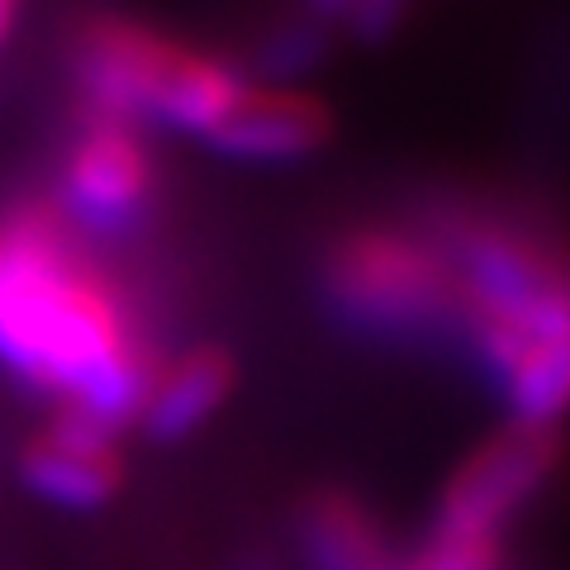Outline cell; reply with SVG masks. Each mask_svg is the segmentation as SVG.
<instances>
[{"instance_id": "9c48e42d", "label": "cell", "mask_w": 570, "mask_h": 570, "mask_svg": "<svg viewBox=\"0 0 570 570\" xmlns=\"http://www.w3.org/2000/svg\"><path fill=\"white\" fill-rule=\"evenodd\" d=\"M234 390V366L219 352H190L176 366L157 371L148 404H142V428L157 442H181L200 428L209 414H219V404Z\"/></svg>"}, {"instance_id": "277c9868", "label": "cell", "mask_w": 570, "mask_h": 570, "mask_svg": "<svg viewBox=\"0 0 570 570\" xmlns=\"http://www.w3.org/2000/svg\"><path fill=\"white\" fill-rule=\"evenodd\" d=\"M557 438L542 428H519L509 423L504 433H494L490 442L461 461L452 480L442 485L433 528L428 532H448V538H471V542H499L504 528L513 523L532 494L547 485V475L557 471Z\"/></svg>"}, {"instance_id": "7c38bea8", "label": "cell", "mask_w": 570, "mask_h": 570, "mask_svg": "<svg viewBox=\"0 0 570 570\" xmlns=\"http://www.w3.org/2000/svg\"><path fill=\"white\" fill-rule=\"evenodd\" d=\"M404 14H409V0H352L347 6V20L362 39H385Z\"/></svg>"}, {"instance_id": "5b68a950", "label": "cell", "mask_w": 570, "mask_h": 570, "mask_svg": "<svg viewBox=\"0 0 570 570\" xmlns=\"http://www.w3.org/2000/svg\"><path fill=\"white\" fill-rule=\"evenodd\" d=\"M20 480L43 504L86 513V509L110 504L119 480H124V466H119L115 438L105 433V428L81 419L77 409H62V414L48 423V433L24 448Z\"/></svg>"}, {"instance_id": "ba28073f", "label": "cell", "mask_w": 570, "mask_h": 570, "mask_svg": "<svg viewBox=\"0 0 570 570\" xmlns=\"http://www.w3.org/2000/svg\"><path fill=\"white\" fill-rule=\"evenodd\" d=\"M305 570H400L376 519L352 494H314L299 519Z\"/></svg>"}, {"instance_id": "6da1fadb", "label": "cell", "mask_w": 570, "mask_h": 570, "mask_svg": "<svg viewBox=\"0 0 570 570\" xmlns=\"http://www.w3.org/2000/svg\"><path fill=\"white\" fill-rule=\"evenodd\" d=\"M0 362L110 438L142 419L153 390L110 291L39 209L0 224Z\"/></svg>"}, {"instance_id": "3957f363", "label": "cell", "mask_w": 570, "mask_h": 570, "mask_svg": "<svg viewBox=\"0 0 570 570\" xmlns=\"http://www.w3.org/2000/svg\"><path fill=\"white\" fill-rule=\"evenodd\" d=\"M328 299L371 333H414L456 305V276L419 243L371 234L333 257Z\"/></svg>"}, {"instance_id": "7a4b0ae2", "label": "cell", "mask_w": 570, "mask_h": 570, "mask_svg": "<svg viewBox=\"0 0 570 570\" xmlns=\"http://www.w3.org/2000/svg\"><path fill=\"white\" fill-rule=\"evenodd\" d=\"M77 77L96 124L157 119L186 134H209L247 96V81L228 62L186 52L138 24H100L81 39Z\"/></svg>"}, {"instance_id": "8992f818", "label": "cell", "mask_w": 570, "mask_h": 570, "mask_svg": "<svg viewBox=\"0 0 570 570\" xmlns=\"http://www.w3.org/2000/svg\"><path fill=\"white\" fill-rule=\"evenodd\" d=\"M148 186H153L148 153L119 124H91L71 148L62 176L67 209L86 228H105V234L138 219L142 205H148Z\"/></svg>"}, {"instance_id": "4fadbf2b", "label": "cell", "mask_w": 570, "mask_h": 570, "mask_svg": "<svg viewBox=\"0 0 570 570\" xmlns=\"http://www.w3.org/2000/svg\"><path fill=\"white\" fill-rule=\"evenodd\" d=\"M318 52V29H285L281 39H272V67H281V71H299L309 58Z\"/></svg>"}, {"instance_id": "9a60e30c", "label": "cell", "mask_w": 570, "mask_h": 570, "mask_svg": "<svg viewBox=\"0 0 570 570\" xmlns=\"http://www.w3.org/2000/svg\"><path fill=\"white\" fill-rule=\"evenodd\" d=\"M10 20H14V0H0V43H6V33H10Z\"/></svg>"}, {"instance_id": "8fae6325", "label": "cell", "mask_w": 570, "mask_h": 570, "mask_svg": "<svg viewBox=\"0 0 570 570\" xmlns=\"http://www.w3.org/2000/svg\"><path fill=\"white\" fill-rule=\"evenodd\" d=\"M400 570H504V561H499V542H471V538H448V532H428V542Z\"/></svg>"}, {"instance_id": "52a82bcc", "label": "cell", "mask_w": 570, "mask_h": 570, "mask_svg": "<svg viewBox=\"0 0 570 570\" xmlns=\"http://www.w3.org/2000/svg\"><path fill=\"white\" fill-rule=\"evenodd\" d=\"M333 134L328 105L295 91H247L234 110L209 129V142L224 157L243 163H281V157H305L324 148Z\"/></svg>"}, {"instance_id": "30bf717a", "label": "cell", "mask_w": 570, "mask_h": 570, "mask_svg": "<svg viewBox=\"0 0 570 570\" xmlns=\"http://www.w3.org/2000/svg\"><path fill=\"white\" fill-rule=\"evenodd\" d=\"M499 390H504L513 423L551 433V423L570 414V328L532 337Z\"/></svg>"}, {"instance_id": "5bb4252c", "label": "cell", "mask_w": 570, "mask_h": 570, "mask_svg": "<svg viewBox=\"0 0 570 570\" xmlns=\"http://www.w3.org/2000/svg\"><path fill=\"white\" fill-rule=\"evenodd\" d=\"M305 6H309V10L318 14V20H343L352 0H305Z\"/></svg>"}]
</instances>
